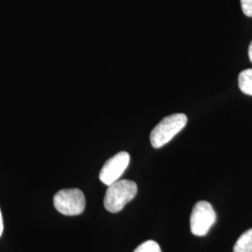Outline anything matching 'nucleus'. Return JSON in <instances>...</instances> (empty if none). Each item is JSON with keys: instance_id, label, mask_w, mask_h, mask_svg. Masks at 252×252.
Masks as SVG:
<instances>
[{"instance_id": "1", "label": "nucleus", "mask_w": 252, "mask_h": 252, "mask_svg": "<svg viewBox=\"0 0 252 252\" xmlns=\"http://www.w3.org/2000/svg\"><path fill=\"white\" fill-rule=\"evenodd\" d=\"M137 186L134 181L119 180L110 184L105 194L104 206L111 213H118L135 198Z\"/></svg>"}, {"instance_id": "2", "label": "nucleus", "mask_w": 252, "mask_h": 252, "mask_svg": "<svg viewBox=\"0 0 252 252\" xmlns=\"http://www.w3.org/2000/svg\"><path fill=\"white\" fill-rule=\"evenodd\" d=\"M187 116L183 113H175L162 121L153 128L150 138L153 148L159 149L170 142L172 139L186 126Z\"/></svg>"}, {"instance_id": "3", "label": "nucleus", "mask_w": 252, "mask_h": 252, "mask_svg": "<svg viewBox=\"0 0 252 252\" xmlns=\"http://www.w3.org/2000/svg\"><path fill=\"white\" fill-rule=\"evenodd\" d=\"M55 209L65 216H77L85 209V196L81 189H61L54 197Z\"/></svg>"}, {"instance_id": "4", "label": "nucleus", "mask_w": 252, "mask_h": 252, "mask_svg": "<svg viewBox=\"0 0 252 252\" xmlns=\"http://www.w3.org/2000/svg\"><path fill=\"white\" fill-rule=\"evenodd\" d=\"M216 212L206 201H200L190 215V231L196 236H205L216 222Z\"/></svg>"}, {"instance_id": "5", "label": "nucleus", "mask_w": 252, "mask_h": 252, "mask_svg": "<svg viewBox=\"0 0 252 252\" xmlns=\"http://www.w3.org/2000/svg\"><path fill=\"white\" fill-rule=\"evenodd\" d=\"M130 162V155L126 152H121L108 159L103 165L99 174V180L105 185L110 184L120 180Z\"/></svg>"}, {"instance_id": "6", "label": "nucleus", "mask_w": 252, "mask_h": 252, "mask_svg": "<svg viewBox=\"0 0 252 252\" xmlns=\"http://www.w3.org/2000/svg\"><path fill=\"white\" fill-rule=\"evenodd\" d=\"M234 252H252V229L246 231L234 245Z\"/></svg>"}, {"instance_id": "7", "label": "nucleus", "mask_w": 252, "mask_h": 252, "mask_svg": "<svg viewBox=\"0 0 252 252\" xmlns=\"http://www.w3.org/2000/svg\"><path fill=\"white\" fill-rule=\"evenodd\" d=\"M238 86L245 94L252 95V68L245 69L239 74Z\"/></svg>"}, {"instance_id": "8", "label": "nucleus", "mask_w": 252, "mask_h": 252, "mask_svg": "<svg viewBox=\"0 0 252 252\" xmlns=\"http://www.w3.org/2000/svg\"><path fill=\"white\" fill-rule=\"evenodd\" d=\"M134 252H162V251L159 244L153 240H149L140 244Z\"/></svg>"}, {"instance_id": "9", "label": "nucleus", "mask_w": 252, "mask_h": 252, "mask_svg": "<svg viewBox=\"0 0 252 252\" xmlns=\"http://www.w3.org/2000/svg\"><path fill=\"white\" fill-rule=\"evenodd\" d=\"M241 6L244 14L248 17H252V0H241Z\"/></svg>"}, {"instance_id": "10", "label": "nucleus", "mask_w": 252, "mask_h": 252, "mask_svg": "<svg viewBox=\"0 0 252 252\" xmlns=\"http://www.w3.org/2000/svg\"><path fill=\"white\" fill-rule=\"evenodd\" d=\"M3 229H4V226H3V219H2V213H1V210H0V236L2 235Z\"/></svg>"}, {"instance_id": "11", "label": "nucleus", "mask_w": 252, "mask_h": 252, "mask_svg": "<svg viewBox=\"0 0 252 252\" xmlns=\"http://www.w3.org/2000/svg\"><path fill=\"white\" fill-rule=\"evenodd\" d=\"M249 56H250V60L252 63V41L250 45V48H249Z\"/></svg>"}]
</instances>
